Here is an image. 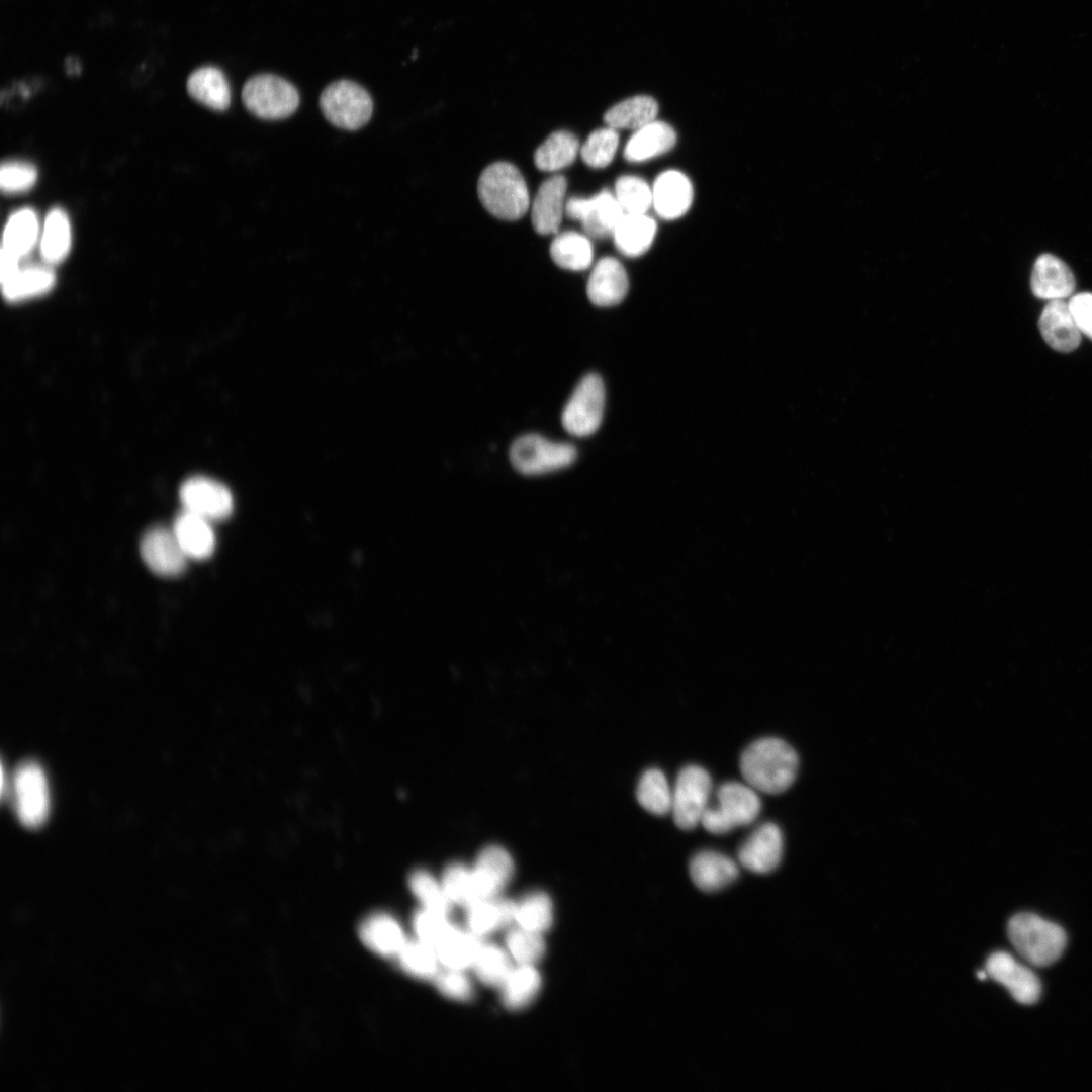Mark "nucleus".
<instances>
[{
  "label": "nucleus",
  "mask_w": 1092,
  "mask_h": 1092,
  "mask_svg": "<svg viewBox=\"0 0 1092 1092\" xmlns=\"http://www.w3.org/2000/svg\"><path fill=\"white\" fill-rule=\"evenodd\" d=\"M799 757L786 741L761 738L749 744L740 757V771L753 789L766 794H780L794 783Z\"/></svg>",
  "instance_id": "f257e3e1"
},
{
  "label": "nucleus",
  "mask_w": 1092,
  "mask_h": 1092,
  "mask_svg": "<svg viewBox=\"0 0 1092 1092\" xmlns=\"http://www.w3.org/2000/svg\"><path fill=\"white\" fill-rule=\"evenodd\" d=\"M478 197L484 208L504 220H517L528 210L530 197L519 169L508 162L486 167L477 183Z\"/></svg>",
  "instance_id": "f03ea898"
},
{
  "label": "nucleus",
  "mask_w": 1092,
  "mask_h": 1092,
  "mask_svg": "<svg viewBox=\"0 0 1092 1092\" xmlns=\"http://www.w3.org/2000/svg\"><path fill=\"white\" fill-rule=\"evenodd\" d=\"M1008 938L1015 950L1029 964L1046 967L1062 956L1067 935L1064 929L1033 913H1018L1007 925Z\"/></svg>",
  "instance_id": "7ed1b4c3"
},
{
  "label": "nucleus",
  "mask_w": 1092,
  "mask_h": 1092,
  "mask_svg": "<svg viewBox=\"0 0 1092 1092\" xmlns=\"http://www.w3.org/2000/svg\"><path fill=\"white\" fill-rule=\"evenodd\" d=\"M717 806L705 809L701 823L713 834H725L752 823L761 809L755 790L738 782H726L717 792Z\"/></svg>",
  "instance_id": "20e7f679"
},
{
  "label": "nucleus",
  "mask_w": 1092,
  "mask_h": 1092,
  "mask_svg": "<svg viewBox=\"0 0 1092 1092\" xmlns=\"http://www.w3.org/2000/svg\"><path fill=\"white\" fill-rule=\"evenodd\" d=\"M242 101L259 118L283 119L297 109L299 94L291 83L279 76L258 74L245 82Z\"/></svg>",
  "instance_id": "39448f33"
},
{
  "label": "nucleus",
  "mask_w": 1092,
  "mask_h": 1092,
  "mask_svg": "<svg viewBox=\"0 0 1092 1092\" xmlns=\"http://www.w3.org/2000/svg\"><path fill=\"white\" fill-rule=\"evenodd\" d=\"M320 107L326 119L336 127L356 130L369 121L373 102L369 93L359 84L350 80H338L323 90Z\"/></svg>",
  "instance_id": "423d86ee"
},
{
  "label": "nucleus",
  "mask_w": 1092,
  "mask_h": 1092,
  "mask_svg": "<svg viewBox=\"0 0 1092 1092\" xmlns=\"http://www.w3.org/2000/svg\"><path fill=\"white\" fill-rule=\"evenodd\" d=\"M576 455L571 444L553 442L537 434L519 437L510 449L512 465L525 475L545 474L568 467Z\"/></svg>",
  "instance_id": "0eeeda50"
},
{
  "label": "nucleus",
  "mask_w": 1092,
  "mask_h": 1092,
  "mask_svg": "<svg viewBox=\"0 0 1092 1092\" xmlns=\"http://www.w3.org/2000/svg\"><path fill=\"white\" fill-rule=\"evenodd\" d=\"M15 810L26 827L36 828L48 819L50 791L42 767L34 761L21 763L13 776Z\"/></svg>",
  "instance_id": "6e6552de"
},
{
  "label": "nucleus",
  "mask_w": 1092,
  "mask_h": 1092,
  "mask_svg": "<svg viewBox=\"0 0 1092 1092\" xmlns=\"http://www.w3.org/2000/svg\"><path fill=\"white\" fill-rule=\"evenodd\" d=\"M605 406V387L597 374L584 376L561 415L565 431L576 437L592 435L600 427Z\"/></svg>",
  "instance_id": "1a4fd4ad"
},
{
  "label": "nucleus",
  "mask_w": 1092,
  "mask_h": 1092,
  "mask_svg": "<svg viewBox=\"0 0 1092 1092\" xmlns=\"http://www.w3.org/2000/svg\"><path fill=\"white\" fill-rule=\"evenodd\" d=\"M712 788L710 775L698 765L685 766L676 778L672 793V815L675 825L692 830L701 822L708 806Z\"/></svg>",
  "instance_id": "9d476101"
},
{
  "label": "nucleus",
  "mask_w": 1092,
  "mask_h": 1092,
  "mask_svg": "<svg viewBox=\"0 0 1092 1092\" xmlns=\"http://www.w3.org/2000/svg\"><path fill=\"white\" fill-rule=\"evenodd\" d=\"M565 214L578 220L588 237L604 239L613 235L625 212L615 195L609 190H603L589 198H569L566 201Z\"/></svg>",
  "instance_id": "9b49d317"
},
{
  "label": "nucleus",
  "mask_w": 1092,
  "mask_h": 1092,
  "mask_svg": "<svg viewBox=\"0 0 1092 1092\" xmlns=\"http://www.w3.org/2000/svg\"><path fill=\"white\" fill-rule=\"evenodd\" d=\"M140 552L146 565L156 574L176 577L187 565V555L180 546L173 529L157 526L142 537Z\"/></svg>",
  "instance_id": "f8f14e48"
},
{
  "label": "nucleus",
  "mask_w": 1092,
  "mask_h": 1092,
  "mask_svg": "<svg viewBox=\"0 0 1092 1092\" xmlns=\"http://www.w3.org/2000/svg\"><path fill=\"white\" fill-rule=\"evenodd\" d=\"M985 971L989 978L1003 985L1017 1002L1030 1005L1038 1001L1041 994L1038 977L1010 953H992L987 959Z\"/></svg>",
  "instance_id": "ddd939ff"
},
{
  "label": "nucleus",
  "mask_w": 1092,
  "mask_h": 1092,
  "mask_svg": "<svg viewBox=\"0 0 1092 1092\" xmlns=\"http://www.w3.org/2000/svg\"><path fill=\"white\" fill-rule=\"evenodd\" d=\"M180 499L185 510L213 522L229 517L234 500L229 489L206 477H192L180 487Z\"/></svg>",
  "instance_id": "4468645a"
},
{
  "label": "nucleus",
  "mask_w": 1092,
  "mask_h": 1092,
  "mask_svg": "<svg viewBox=\"0 0 1092 1092\" xmlns=\"http://www.w3.org/2000/svg\"><path fill=\"white\" fill-rule=\"evenodd\" d=\"M784 840L778 825L767 822L759 826L741 845L738 860L755 874H768L781 862Z\"/></svg>",
  "instance_id": "2eb2a0df"
},
{
  "label": "nucleus",
  "mask_w": 1092,
  "mask_h": 1092,
  "mask_svg": "<svg viewBox=\"0 0 1092 1092\" xmlns=\"http://www.w3.org/2000/svg\"><path fill=\"white\" fill-rule=\"evenodd\" d=\"M567 181L563 175H553L539 187L532 203L531 221L542 236L557 234L565 214Z\"/></svg>",
  "instance_id": "dca6fc26"
},
{
  "label": "nucleus",
  "mask_w": 1092,
  "mask_h": 1092,
  "mask_svg": "<svg viewBox=\"0 0 1092 1092\" xmlns=\"http://www.w3.org/2000/svg\"><path fill=\"white\" fill-rule=\"evenodd\" d=\"M694 189L681 172L667 170L657 176L652 185V207L664 219H676L691 207Z\"/></svg>",
  "instance_id": "f3484780"
},
{
  "label": "nucleus",
  "mask_w": 1092,
  "mask_h": 1092,
  "mask_svg": "<svg viewBox=\"0 0 1092 1092\" xmlns=\"http://www.w3.org/2000/svg\"><path fill=\"white\" fill-rule=\"evenodd\" d=\"M628 288L629 280L624 266L613 257H604L590 272L586 293L593 304L607 307L619 304Z\"/></svg>",
  "instance_id": "a211bd4d"
},
{
  "label": "nucleus",
  "mask_w": 1092,
  "mask_h": 1092,
  "mask_svg": "<svg viewBox=\"0 0 1092 1092\" xmlns=\"http://www.w3.org/2000/svg\"><path fill=\"white\" fill-rule=\"evenodd\" d=\"M1074 274L1068 265L1052 254L1040 255L1031 272L1030 286L1033 294L1041 299H1065L1075 289Z\"/></svg>",
  "instance_id": "6ab92c4d"
},
{
  "label": "nucleus",
  "mask_w": 1092,
  "mask_h": 1092,
  "mask_svg": "<svg viewBox=\"0 0 1092 1092\" xmlns=\"http://www.w3.org/2000/svg\"><path fill=\"white\" fill-rule=\"evenodd\" d=\"M472 869L480 899L494 898L510 881L514 863L510 853L498 845L483 848Z\"/></svg>",
  "instance_id": "aec40b11"
},
{
  "label": "nucleus",
  "mask_w": 1092,
  "mask_h": 1092,
  "mask_svg": "<svg viewBox=\"0 0 1092 1092\" xmlns=\"http://www.w3.org/2000/svg\"><path fill=\"white\" fill-rule=\"evenodd\" d=\"M1038 327L1045 342L1059 352L1074 351L1081 342V332L1064 299L1049 301L1040 314Z\"/></svg>",
  "instance_id": "412c9836"
},
{
  "label": "nucleus",
  "mask_w": 1092,
  "mask_h": 1092,
  "mask_svg": "<svg viewBox=\"0 0 1092 1092\" xmlns=\"http://www.w3.org/2000/svg\"><path fill=\"white\" fill-rule=\"evenodd\" d=\"M689 872L695 886L704 892H716L732 884L739 875L737 864L718 851L703 850L693 856Z\"/></svg>",
  "instance_id": "4be33fe9"
},
{
  "label": "nucleus",
  "mask_w": 1092,
  "mask_h": 1092,
  "mask_svg": "<svg viewBox=\"0 0 1092 1092\" xmlns=\"http://www.w3.org/2000/svg\"><path fill=\"white\" fill-rule=\"evenodd\" d=\"M210 521L183 509L174 520L173 532L188 558H208L215 548Z\"/></svg>",
  "instance_id": "5701e85b"
},
{
  "label": "nucleus",
  "mask_w": 1092,
  "mask_h": 1092,
  "mask_svg": "<svg viewBox=\"0 0 1092 1092\" xmlns=\"http://www.w3.org/2000/svg\"><path fill=\"white\" fill-rule=\"evenodd\" d=\"M676 143V133L667 123L653 120L634 130L626 143L624 157L629 162H643L670 151Z\"/></svg>",
  "instance_id": "b1692460"
},
{
  "label": "nucleus",
  "mask_w": 1092,
  "mask_h": 1092,
  "mask_svg": "<svg viewBox=\"0 0 1092 1092\" xmlns=\"http://www.w3.org/2000/svg\"><path fill=\"white\" fill-rule=\"evenodd\" d=\"M358 933L367 948L384 957L397 956L406 942L399 924L385 914H376L365 919Z\"/></svg>",
  "instance_id": "393cba45"
},
{
  "label": "nucleus",
  "mask_w": 1092,
  "mask_h": 1092,
  "mask_svg": "<svg viewBox=\"0 0 1092 1092\" xmlns=\"http://www.w3.org/2000/svg\"><path fill=\"white\" fill-rule=\"evenodd\" d=\"M656 230L655 220L647 213H625L612 237L620 253L627 257H638L650 248Z\"/></svg>",
  "instance_id": "a878e982"
},
{
  "label": "nucleus",
  "mask_w": 1092,
  "mask_h": 1092,
  "mask_svg": "<svg viewBox=\"0 0 1092 1092\" xmlns=\"http://www.w3.org/2000/svg\"><path fill=\"white\" fill-rule=\"evenodd\" d=\"M187 91L191 97L214 110H225L231 102V91L223 72L213 66L194 70L187 79Z\"/></svg>",
  "instance_id": "bb28decb"
},
{
  "label": "nucleus",
  "mask_w": 1092,
  "mask_h": 1092,
  "mask_svg": "<svg viewBox=\"0 0 1092 1092\" xmlns=\"http://www.w3.org/2000/svg\"><path fill=\"white\" fill-rule=\"evenodd\" d=\"M494 898L480 899L467 907V923L473 934L487 935L515 920L517 904Z\"/></svg>",
  "instance_id": "cd10ccee"
},
{
  "label": "nucleus",
  "mask_w": 1092,
  "mask_h": 1092,
  "mask_svg": "<svg viewBox=\"0 0 1092 1092\" xmlns=\"http://www.w3.org/2000/svg\"><path fill=\"white\" fill-rule=\"evenodd\" d=\"M658 104L650 96L638 95L625 99L610 109L604 115L607 126L618 129H639L656 119Z\"/></svg>",
  "instance_id": "c85d7f7f"
},
{
  "label": "nucleus",
  "mask_w": 1092,
  "mask_h": 1092,
  "mask_svg": "<svg viewBox=\"0 0 1092 1092\" xmlns=\"http://www.w3.org/2000/svg\"><path fill=\"white\" fill-rule=\"evenodd\" d=\"M550 256L563 269L585 270L593 262V245L587 236L577 232L557 233L550 245Z\"/></svg>",
  "instance_id": "c756f323"
},
{
  "label": "nucleus",
  "mask_w": 1092,
  "mask_h": 1092,
  "mask_svg": "<svg viewBox=\"0 0 1092 1092\" xmlns=\"http://www.w3.org/2000/svg\"><path fill=\"white\" fill-rule=\"evenodd\" d=\"M481 945L477 935L453 927L435 949L443 966L463 971L473 966Z\"/></svg>",
  "instance_id": "7c9ffc66"
},
{
  "label": "nucleus",
  "mask_w": 1092,
  "mask_h": 1092,
  "mask_svg": "<svg viewBox=\"0 0 1092 1092\" xmlns=\"http://www.w3.org/2000/svg\"><path fill=\"white\" fill-rule=\"evenodd\" d=\"M579 151L577 138L565 130L550 134L536 150L534 162L540 171L554 172L571 165Z\"/></svg>",
  "instance_id": "2f4dec72"
},
{
  "label": "nucleus",
  "mask_w": 1092,
  "mask_h": 1092,
  "mask_svg": "<svg viewBox=\"0 0 1092 1092\" xmlns=\"http://www.w3.org/2000/svg\"><path fill=\"white\" fill-rule=\"evenodd\" d=\"M541 987V977L533 965H519L511 971L502 985L503 1002L512 1010L530 1004Z\"/></svg>",
  "instance_id": "473e14b6"
},
{
  "label": "nucleus",
  "mask_w": 1092,
  "mask_h": 1092,
  "mask_svg": "<svg viewBox=\"0 0 1092 1092\" xmlns=\"http://www.w3.org/2000/svg\"><path fill=\"white\" fill-rule=\"evenodd\" d=\"M54 272L46 267H27L1 283L7 300L16 301L49 291L55 283Z\"/></svg>",
  "instance_id": "72a5a7b5"
},
{
  "label": "nucleus",
  "mask_w": 1092,
  "mask_h": 1092,
  "mask_svg": "<svg viewBox=\"0 0 1092 1092\" xmlns=\"http://www.w3.org/2000/svg\"><path fill=\"white\" fill-rule=\"evenodd\" d=\"M37 232L35 212L30 208L20 209L9 217L4 228L2 248L20 258L34 245Z\"/></svg>",
  "instance_id": "f704fd0d"
},
{
  "label": "nucleus",
  "mask_w": 1092,
  "mask_h": 1092,
  "mask_svg": "<svg viewBox=\"0 0 1092 1092\" xmlns=\"http://www.w3.org/2000/svg\"><path fill=\"white\" fill-rule=\"evenodd\" d=\"M638 803L654 815L667 814L672 806V793L664 774L658 768H649L641 776L637 789Z\"/></svg>",
  "instance_id": "c9c22d12"
},
{
  "label": "nucleus",
  "mask_w": 1092,
  "mask_h": 1092,
  "mask_svg": "<svg viewBox=\"0 0 1092 1092\" xmlns=\"http://www.w3.org/2000/svg\"><path fill=\"white\" fill-rule=\"evenodd\" d=\"M71 246L70 222L66 212L53 208L47 215L40 250L44 260L57 263L68 254Z\"/></svg>",
  "instance_id": "e433bc0d"
},
{
  "label": "nucleus",
  "mask_w": 1092,
  "mask_h": 1092,
  "mask_svg": "<svg viewBox=\"0 0 1092 1092\" xmlns=\"http://www.w3.org/2000/svg\"><path fill=\"white\" fill-rule=\"evenodd\" d=\"M552 904L543 892H533L517 904L515 921L522 928L542 933L552 923Z\"/></svg>",
  "instance_id": "4c0bfd02"
},
{
  "label": "nucleus",
  "mask_w": 1092,
  "mask_h": 1092,
  "mask_svg": "<svg viewBox=\"0 0 1092 1092\" xmlns=\"http://www.w3.org/2000/svg\"><path fill=\"white\" fill-rule=\"evenodd\" d=\"M614 195L627 214L647 213L652 207V187L637 176L619 177L615 183Z\"/></svg>",
  "instance_id": "58836bf2"
},
{
  "label": "nucleus",
  "mask_w": 1092,
  "mask_h": 1092,
  "mask_svg": "<svg viewBox=\"0 0 1092 1092\" xmlns=\"http://www.w3.org/2000/svg\"><path fill=\"white\" fill-rule=\"evenodd\" d=\"M478 979L489 986H502L513 970L508 953L494 944H482L472 966Z\"/></svg>",
  "instance_id": "ea45409f"
},
{
  "label": "nucleus",
  "mask_w": 1092,
  "mask_h": 1092,
  "mask_svg": "<svg viewBox=\"0 0 1092 1092\" xmlns=\"http://www.w3.org/2000/svg\"><path fill=\"white\" fill-rule=\"evenodd\" d=\"M397 956L402 969L415 977L428 979L438 974L436 949L420 939L406 941Z\"/></svg>",
  "instance_id": "a19ab883"
},
{
  "label": "nucleus",
  "mask_w": 1092,
  "mask_h": 1092,
  "mask_svg": "<svg viewBox=\"0 0 1092 1092\" xmlns=\"http://www.w3.org/2000/svg\"><path fill=\"white\" fill-rule=\"evenodd\" d=\"M441 883L449 900L454 904L467 908L479 900L472 869L462 863L448 866Z\"/></svg>",
  "instance_id": "79ce46f5"
},
{
  "label": "nucleus",
  "mask_w": 1092,
  "mask_h": 1092,
  "mask_svg": "<svg viewBox=\"0 0 1092 1092\" xmlns=\"http://www.w3.org/2000/svg\"><path fill=\"white\" fill-rule=\"evenodd\" d=\"M618 146L617 130L606 125L588 135L580 148V155L587 166L597 169L605 168L613 161Z\"/></svg>",
  "instance_id": "37998d69"
},
{
  "label": "nucleus",
  "mask_w": 1092,
  "mask_h": 1092,
  "mask_svg": "<svg viewBox=\"0 0 1092 1092\" xmlns=\"http://www.w3.org/2000/svg\"><path fill=\"white\" fill-rule=\"evenodd\" d=\"M408 885L413 894L427 909L448 915L452 902L446 895L441 882L429 872L418 870L411 874Z\"/></svg>",
  "instance_id": "c03bdc74"
},
{
  "label": "nucleus",
  "mask_w": 1092,
  "mask_h": 1092,
  "mask_svg": "<svg viewBox=\"0 0 1092 1092\" xmlns=\"http://www.w3.org/2000/svg\"><path fill=\"white\" fill-rule=\"evenodd\" d=\"M506 942L510 954L519 965H533L545 951L541 933L520 926L508 933Z\"/></svg>",
  "instance_id": "a18cd8bd"
},
{
  "label": "nucleus",
  "mask_w": 1092,
  "mask_h": 1092,
  "mask_svg": "<svg viewBox=\"0 0 1092 1092\" xmlns=\"http://www.w3.org/2000/svg\"><path fill=\"white\" fill-rule=\"evenodd\" d=\"M453 927L448 922L447 915L425 907L418 911L414 917V928L418 938L434 948L447 936Z\"/></svg>",
  "instance_id": "49530a36"
},
{
  "label": "nucleus",
  "mask_w": 1092,
  "mask_h": 1092,
  "mask_svg": "<svg viewBox=\"0 0 1092 1092\" xmlns=\"http://www.w3.org/2000/svg\"><path fill=\"white\" fill-rule=\"evenodd\" d=\"M34 165L23 161H5L0 168V186L4 192H20L29 189L36 181Z\"/></svg>",
  "instance_id": "de8ad7c7"
},
{
  "label": "nucleus",
  "mask_w": 1092,
  "mask_h": 1092,
  "mask_svg": "<svg viewBox=\"0 0 1092 1092\" xmlns=\"http://www.w3.org/2000/svg\"><path fill=\"white\" fill-rule=\"evenodd\" d=\"M435 979L438 990L449 998L465 1001L473 996L472 984L463 971L447 969Z\"/></svg>",
  "instance_id": "09e8293b"
},
{
  "label": "nucleus",
  "mask_w": 1092,
  "mask_h": 1092,
  "mask_svg": "<svg viewBox=\"0 0 1092 1092\" xmlns=\"http://www.w3.org/2000/svg\"><path fill=\"white\" fill-rule=\"evenodd\" d=\"M1068 306L1081 334L1092 339V293L1073 295Z\"/></svg>",
  "instance_id": "8fccbe9b"
},
{
  "label": "nucleus",
  "mask_w": 1092,
  "mask_h": 1092,
  "mask_svg": "<svg viewBox=\"0 0 1092 1092\" xmlns=\"http://www.w3.org/2000/svg\"><path fill=\"white\" fill-rule=\"evenodd\" d=\"M19 257L1 248V283L15 275L18 270Z\"/></svg>",
  "instance_id": "3c124183"
},
{
  "label": "nucleus",
  "mask_w": 1092,
  "mask_h": 1092,
  "mask_svg": "<svg viewBox=\"0 0 1092 1092\" xmlns=\"http://www.w3.org/2000/svg\"><path fill=\"white\" fill-rule=\"evenodd\" d=\"M66 67L68 73H77L80 70L79 62L75 58H68L66 60Z\"/></svg>",
  "instance_id": "603ef678"
},
{
  "label": "nucleus",
  "mask_w": 1092,
  "mask_h": 1092,
  "mask_svg": "<svg viewBox=\"0 0 1092 1092\" xmlns=\"http://www.w3.org/2000/svg\"><path fill=\"white\" fill-rule=\"evenodd\" d=\"M977 976L979 980H985L988 978L987 972L985 970L979 971Z\"/></svg>",
  "instance_id": "864d4df0"
}]
</instances>
